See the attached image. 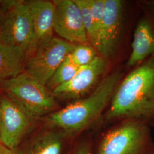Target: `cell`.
Segmentation results:
<instances>
[{
    "mask_svg": "<svg viewBox=\"0 0 154 154\" xmlns=\"http://www.w3.org/2000/svg\"><path fill=\"white\" fill-rule=\"evenodd\" d=\"M80 9L89 43L98 51L99 38L95 30L88 0H74Z\"/></svg>",
    "mask_w": 154,
    "mask_h": 154,
    "instance_id": "obj_16",
    "label": "cell"
},
{
    "mask_svg": "<svg viewBox=\"0 0 154 154\" xmlns=\"http://www.w3.org/2000/svg\"><path fill=\"white\" fill-rule=\"evenodd\" d=\"M95 30L99 38L105 9V0H88Z\"/></svg>",
    "mask_w": 154,
    "mask_h": 154,
    "instance_id": "obj_18",
    "label": "cell"
},
{
    "mask_svg": "<svg viewBox=\"0 0 154 154\" xmlns=\"http://www.w3.org/2000/svg\"><path fill=\"white\" fill-rule=\"evenodd\" d=\"M26 62L21 49L0 44V85L25 72Z\"/></svg>",
    "mask_w": 154,
    "mask_h": 154,
    "instance_id": "obj_13",
    "label": "cell"
},
{
    "mask_svg": "<svg viewBox=\"0 0 154 154\" xmlns=\"http://www.w3.org/2000/svg\"><path fill=\"white\" fill-rule=\"evenodd\" d=\"M138 18L131 44V52L127 62L134 67L154 54V0H141L138 2Z\"/></svg>",
    "mask_w": 154,
    "mask_h": 154,
    "instance_id": "obj_11",
    "label": "cell"
},
{
    "mask_svg": "<svg viewBox=\"0 0 154 154\" xmlns=\"http://www.w3.org/2000/svg\"><path fill=\"white\" fill-rule=\"evenodd\" d=\"M125 2L105 0L104 14L99 33V55L110 60L117 54L121 40Z\"/></svg>",
    "mask_w": 154,
    "mask_h": 154,
    "instance_id": "obj_10",
    "label": "cell"
},
{
    "mask_svg": "<svg viewBox=\"0 0 154 154\" xmlns=\"http://www.w3.org/2000/svg\"><path fill=\"white\" fill-rule=\"evenodd\" d=\"M30 11L33 25V44L28 58L45 44L54 37L53 1H25Z\"/></svg>",
    "mask_w": 154,
    "mask_h": 154,
    "instance_id": "obj_12",
    "label": "cell"
},
{
    "mask_svg": "<svg viewBox=\"0 0 154 154\" xmlns=\"http://www.w3.org/2000/svg\"><path fill=\"white\" fill-rule=\"evenodd\" d=\"M8 1L9 0L0 1V22L1 21V19L6 9L8 7Z\"/></svg>",
    "mask_w": 154,
    "mask_h": 154,
    "instance_id": "obj_20",
    "label": "cell"
},
{
    "mask_svg": "<svg viewBox=\"0 0 154 154\" xmlns=\"http://www.w3.org/2000/svg\"><path fill=\"white\" fill-rule=\"evenodd\" d=\"M76 45L54 37L28 58L25 72L46 86L57 69Z\"/></svg>",
    "mask_w": 154,
    "mask_h": 154,
    "instance_id": "obj_5",
    "label": "cell"
},
{
    "mask_svg": "<svg viewBox=\"0 0 154 154\" xmlns=\"http://www.w3.org/2000/svg\"><path fill=\"white\" fill-rule=\"evenodd\" d=\"M0 154H16V151L8 149L3 145L2 143H0Z\"/></svg>",
    "mask_w": 154,
    "mask_h": 154,
    "instance_id": "obj_21",
    "label": "cell"
},
{
    "mask_svg": "<svg viewBox=\"0 0 154 154\" xmlns=\"http://www.w3.org/2000/svg\"><path fill=\"white\" fill-rule=\"evenodd\" d=\"M33 38L32 18L25 1L9 0L0 22V44L21 49L28 60Z\"/></svg>",
    "mask_w": 154,
    "mask_h": 154,
    "instance_id": "obj_4",
    "label": "cell"
},
{
    "mask_svg": "<svg viewBox=\"0 0 154 154\" xmlns=\"http://www.w3.org/2000/svg\"><path fill=\"white\" fill-rule=\"evenodd\" d=\"M110 62L98 55L90 63L80 67L71 80L54 88L52 93L55 98L64 100L82 99L97 87L96 84L107 71Z\"/></svg>",
    "mask_w": 154,
    "mask_h": 154,
    "instance_id": "obj_7",
    "label": "cell"
},
{
    "mask_svg": "<svg viewBox=\"0 0 154 154\" xmlns=\"http://www.w3.org/2000/svg\"><path fill=\"white\" fill-rule=\"evenodd\" d=\"M98 55V51L91 45H77L67 57L80 67L90 63Z\"/></svg>",
    "mask_w": 154,
    "mask_h": 154,
    "instance_id": "obj_17",
    "label": "cell"
},
{
    "mask_svg": "<svg viewBox=\"0 0 154 154\" xmlns=\"http://www.w3.org/2000/svg\"><path fill=\"white\" fill-rule=\"evenodd\" d=\"M2 93L34 120L57 111L58 105L49 88L26 72L0 85Z\"/></svg>",
    "mask_w": 154,
    "mask_h": 154,
    "instance_id": "obj_3",
    "label": "cell"
},
{
    "mask_svg": "<svg viewBox=\"0 0 154 154\" xmlns=\"http://www.w3.org/2000/svg\"><path fill=\"white\" fill-rule=\"evenodd\" d=\"M123 72L118 69L104 78L86 98L47 116L46 121L66 135L80 132L95 121L109 105Z\"/></svg>",
    "mask_w": 154,
    "mask_h": 154,
    "instance_id": "obj_2",
    "label": "cell"
},
{
    "mask_svg": "<svg viewBox=\"0 0 154 154\" xmlns=\"http://www.w3.org/2000/svg\"><path fill=\"white\" fill-rule=\"evenodd\" d=\"M148 131L147 126L129 121L105 135L99 154H139L144 147Z\"/></svg>",
    "mask_w": 154,
    "mask_h": 154,
    "instance_id": "obj_6",
    "label": "cell"
},
{
    "mask_svg": "<svg viewBox=\"0 0 154 154\" xmlns=\"http://www.w3.org/2000/svg\"><path fill=\"white\" fill-rule=\"evenodd\" d=\"M34 119L19 106L0 94V143L15 150Z\"/></svg>",
    "mask_w": 154,
    "mask_h": 154,
    "instance_id": "obj_8",
    "label": "cell"
},
{
    "mask_svg": "<svg viewBox=\"0 0 154 154\" xmlns=\"http://www.w3.org/2000/svg\"><path fill=\"white\" fill-rule=\"evenodd\" d=\"M66 136L62 131H49L33 138L23 149H15L16 154H61L63 140Z\"/></svg>",
    "mask_w": 154,
    "mask_h": 154,
    "instance_id": "obj_14",
    "label": "cell"
},
{
    "mask_svg": "<svg viewBox=\"0 0 154 154\" xmlns=\"http://www.w3.org/2000/svg\"><path fill=\"white\" fill-rule=\"evenodd\" d=\"M53 28L61 38L75 45H90L79 8L74 0H54Z\"/></svg>",
    "mask_w": 154,
    "mask_h": 154,
    "instance_id": "obj_9",
    "label": "cell"
},
{
    "mask_svg": "<svg viewBox=\"0 0 154 154\" xmlns=\"http://www.w3.org/2000/svg\"><path fill=\"white\" fill-rule=\"evenodd\" d=\"M73 154H90L88 144H82L78 146Z\"/></svg>",
    "mask_w": 154,
    "mask_h": 154,
    "instance_id": "obj_19",
    "label": "cell"
},
{
    "mask_svg": "<svg viewBox=\"0 0 154 154\" xmlns=\"http://www.w3.org/2000/svg\"><path fill=\"white\" fill-rule=\"evenodd\" d=\"M79 68L67 57L51 78L46 85V87L52 91L58 86L71 80Z\"/></svg>",
    "mask_w": 154,
    "mask_h": 154,
    "instance_id": "obj_15",
    "label": "cell"
},
{
    "mask_svg": "<svg viewBox=\"0 0 154 154\" xmlns=\"http://www.w3.org/2000/svg\"><path fill=\"white\" fill-rule=\"evenodd\" d=\"M109 120L129 119L154 125V54L122 78L110 102Z\"/></svg>",
    "mask_w": 154,
    "mask_h": 154,
    "instance_id": "obj_1",
    "label": "cell"
}]
</instances>
